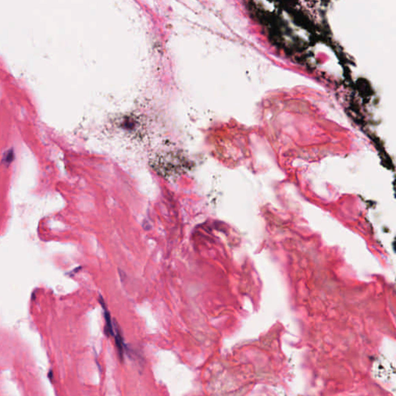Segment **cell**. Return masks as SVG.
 Returning <instances> with one entry per match:
<instances>
[{"label":"cell","mask_w":396,"mask_h":396,"mask_svg":"<svg viewBox=\"0 0 396 396\" xmlns=\"http://www.w3.org/2000/svg\"><path fill=\"white\" fill-rule=\"evenodd\" d=\"M13 158H14V153H13V149H10L9 150H8V151L5 153L2 160H3V162H5V163H9L13 161Z\"/></svg>","instance_id":"6da1fadb"}]
</instances>
